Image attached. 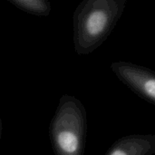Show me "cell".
<instances>
[{
	"label": "cell",
	"mask_w": 155,
	"mask_h": 155,
	"mask_svg": "<svg viewBox=\"0 0 155 155\" xmlns=\"http://www.w3.org/2000/svg\"><path fill=\"white\" fill-rule=\"evenodd\" d=\"M1 136H2V121L0 118V141H1Z\"/></svg>",
	"instance_id": "obj_6"
},
{
	"label": "cell",
	"mask_w": 155,
	"mask_h": 155,
	"mask_svg": "<svg viewBox=\"0 0 155 155\" xmlns=\"http://www.w3.org/2000/svg\"><path fill=\"white\" fill-rule=\"evenodd\" d=\"M111 70L130 90L155 105V71L124 61L112 63Z\"/></svg>",
	"instance_id": "obj_3"
},
{
	"label": "cell",
	"mask_w": 155,
	"mask_h": 155,
	"mask_svg": "<svg viewBox=\"0 0 155 155\" xmlns=\"http://www.w3.org/2000/svg\"><path fill=\"white\" fill-rule=\"evenodd\" d=\"M16 8L34 15L47 16L52 12L51 3L46 0H7Z\"/></svg>",
	"instance_id": "obj_5"
},
{
	"label": "cell",
	"mask_w": 155,
	"mask_h": 155,
	"mask_svg": "<svg viewBox=\"0 0 155 155\" xmlns=\"http://www.w3.org/2000/svg\"><path fill=\"white\" fill-rule=\"evenodd\" d=\"M127 0H84L73 15L74 47L88 55L100 47L113 32L126 7Z\"/></svg>",
	"instance_id": "obj_1"
},
{
	"label": "cell",
	"mask_w": 155,
	"mask_h": 155,
	"mask_svg": "<svg viewBox=\"0 0 155 155\" xmlns=\"http://www.w3.org/2000/svg\"><path fill=\"white\" fill-rule=\"evenodd\" d=\"M87 135V114L76 97L64 94L49 126L54 155H84Z\"/></svg>",
	"instance_id": "obj_2"
},
{
	"label": "cell",
	"mask_w": 155,
	"mask_h": 155,
	"mask_svg": "<svg viewBox=\"0 0 155 155\" xmlns=\"http://www.w3.org/2000/svg\"><path fill=\"white\" fill-rule=\"evenodd\" d=\"M155 134H132L116 140L104 155H153Z\"/></svg>",
	"instance_id": "obj_4"
}]
</instances>
